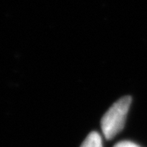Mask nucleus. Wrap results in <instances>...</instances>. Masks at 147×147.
Here are the masks:
<instances>
[{
    "mask_svg": "<svg viewBox=\"0 0 147 147\" xmlns=\"http://www.w3.org/2000/svg\"><path fill=\"white\" fill-rule=\"evenodd\" d=\"M80 147H103L101 136L96 131L90 133Z\"/></svg>",
    "mask_w": 147,
    "mask_h": 147,
    "instance_id": "f03ea898",
    "label": "nucleus"
},
{
    "mask_svg": "<svg viewBox=\"0 0 147 147\" xmlns=\"http://www.w3.org/2000/svg\"><path fill=\"white\" fill-rule=\"evenodd\" d=\"M114 147H140L130 141H122L114 145Z\"/></svg>",
    "mask_w": 147,
    "mask_h": 147,
    "instance_id": "7ed1b4c3",
    "label": "nucleus"
},
{
    "mask_svg": "<svg viewBox=\"0 0 147 147\" xmlns=\"http://www.w3.org/2000/svg\"><path fill=\"white\" fill-rule=\"evenodd\" d=\"M131 98L126 96L115 102L104 114L101 120V129L107 139H112L123 129Z\"/></svg>",
    "mask_w": 147,
    "mask_h": 147,
    "instance_id": "f257e3e1",
    "label": "nucleus"
}]
</instances>
